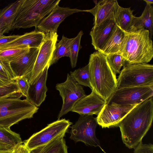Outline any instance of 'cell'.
<instances>
[{"label":"cell","instance_id":"cell-1","mask_svg":"<svg viewBox=\"0 0 153 153\" xmlns=\"http://www.w3.org/2000/svg\"><path fill=\"white\" fill-rule=\"evenodd\" d=\"M153 118L152 97L138 104L118 126L122 141L128 148H135L151 128Z\"/></svg>","mask_w":153,"mask_h":153},{"label":"cell","instance_id":"cell-2","mask_svg":"<svg viewBox=\"0 0 153 153\" xmlns=\"http://www.w3.org/2000/svg\"><path fill=\"white\" fill-rule=\"evenodd\" d=\"M88 64L91 90L107 101L117 89L116 75L108 64L107 56L94 52L90 55Z\"/></svg>","mask_w":153,"mask_h":153},{"label":"cell","instance_id":"cell-3","mask_svg":"<svg viewBox=\"0 0 153 153\" xmlns=\"http://www.w3.org/2000/svg\"><path fill=\"white\" fill-rule=\"evenodd\" d=\"M126 33L120 53L125 60V65L149 62L153 56V46L149 30L132 29Z\"/></svg>","mask_w":153,"mask_h":153},{"label":"cell","instance_id":"cell-4","mask_svg":"<svg viewBox=\"0 0 153 153\" xmlns=\"http://www.w3.org/2000/svg\"><path fill=\"white\" fill-rule=\"evenodd\" d=\"M23 96L20 91L0 98V127L10 128L27 119L33 117L38 108Z\"/></svg>","mask_w":153,"mask_h":153},{"label":"cell","instance_id":"cell-5","mask_svg":"<svg viewBox=\"0 0 153 153\" xmlns=\"http://www.w3.org/2000/svg\"><path fill=\"white\" fill-rule=\"evenodd\" d=\"M60 0H22L12 30L35 27L59 5Z\"/></svg>","mask_w":153,"mask_h":153},{"label":"cell","instance_id":"cell-6","mask_svg":"<svg viewBox=\"0 0 153 153\" xmlns=\"http://www.w3.org/2000/svg\"><path fill=\"white\" fill-rule=\"evenodd\" d=\"M153 85V65L146 63L123 66L117 79V88Z\"/></svg>","mask_w":153,"mask_h":153},{"label":"cell","instance_id":"cell-7","mask_svg":"<svg viewBox=\"0 0 153 153\" xmlns=\"http://www.w3.org/2000/svg\"><path fill=\"white\" fill-rule=\"evenodd\" d=\"M97 124L96 117L92 115H80L75 124L71 127L70 138L76 143L81 142L87 146L99 147L105 152L96 135Z\"/></svg>","mask_w":153,"mask_h":153},{"label":"cell","instance_id":"cell-8","mask_svg":"<svg viewBox=\"0 0 153 153\" xmlns=\"http://www.w3.org/2000/svg\"><path fill=\"white\" fill-rule=\"evenodd\" d=\"M153 85L117 88L106 101L108 104L136 105L153 97Z\"/></svg>","mask_w":153,"mask_h":153},{"label":"cell","instance_id":"cell-9","mask_svg":"<svg viewBox=\"0 0 153 153\" xmlns=\"http://www.w3.org/2000/svg\"><path fill=\"white\" fill-rule=\"evenodd\" d=\"M72 124L69 120L65 118L58 119L33 134L23 143L30 150L45 144L58 136L65 134Z\"/></svg>","mask_w":153,"mask_h":153},{"label":"cell","instance_id":"cell-10","mask_svg":"<svg viewBox=\"0 0 153 153\" xmlns=\"http://www.w3.org/2000/svg\"><path fill=\"white\" fill-rule=\"evenodd\" d=\"M63 101L62 107L58 116V119L71 111L75 104L86 95L83 87L68 74L64 82L56 86Z\"/></svg>","mask_w":153,"mask_h":153},{"label":"cell","instance_id":"cell-11","mask_svg":"<svg viewBox=\"0 0 153 153\" xmlns=\"http://www.w3.org/2000/svg\"><path fill=\"white\" fill-rule=\"evenodd\" d=\"M58 35L56 32L45 33L44 39L39 48L32 72L29 79V84L32 83L48 64L52 57Z\"/></svg>","mask_w":153,"mask_h":153},{"label":"cell","instance_id":"cell-12","mask_svg":"<svg viewBox=\"0 0 153 153\" xmlns=\"http://www.w3.org/2000/svg\"><path fill=\"white\" fill-rule=\"evenodd\" d=\"M137 105H122L106 104L96 117L98 124L102 128L118 127L126 114Z\"/></svg>","mask_w":153,"mask_h":153},{"label":"cell","instance_id":"cell-13","mask_svg":"<svg viewBox=\"0 0 153 153\" xmlns=\"http://www.w3.org/2000/svg\"><path fill=\"white\" fill-rule=\"evenodd\" d=\"M79 12H84V10L62 7L58 5L41 21L36 29L45 33L50 32L57 33L59 25L66 17Z\"/></svg>","mask_w":153,"mask_h":153},{"label":"cell","instance_id":"cell-14","mask_svg":"<svg viewBox=\"0 0 153 153\" xmlns=\"http://www.w3.org/2000/svg\"><path fill=\"white\" fill-rule=\"evenodd\" d=\"M106 103L105 100L92 90L75 104L71 111L80 115H97Z\"/></svg>","mask_w":153,"mask_h":153},{"label":"cell","instance_id":"cell-15","mask_svg":"<svg viewBox=\"0 0 153 153\" xmlns=\"http://www.w3.org/2000/svg\"><path fill=\"white\" fill-rule=\"evenodd\" d=\"M115 16L105 19L96 26H93L90 35L91 44L97 51H100L114 31L117 26Z\"/></svg>","mask_w":153,"mask_h":153},{"label":"cell","instance_id":"cell-16","mask_svg":"<svg viewBox=\"0 0 153 153\" xmlns=\"http://www.w3.org/2000/svg\"><path fill=\"white\" fill-rule=\"evenodd\" d=\"M39 50V48H30L27 53L10 63L16 78L25 76L29 80L33 71Z\"/></svg>","mask_w":153,"mask_h":153},{"label":"cell","instance_id":"cell-17","mask_svg":"<svg viewBox=\"0 0 153 153\" xmlns=\"http://www.w3.org/2000/svg\"><path fill=\"white\" fill-rule=\"evenodd\" d=\"M49 67L47 66L30 86L26 98L36 106H39L45 101L48 88L46 82Z\"/></svg>","mask_w":153,"mask_h":153},{"label":"cell","instance_id":"cell-18","mask_svg":"<svg viewBox=\"0 0 153 153\" xmlns=\"http://www.w3.org/2000/svg\"><path fill=\"white\" fill-rule=\"evenodd\" d=\"M119 6L116 0H100L90 10H84L94 16V26H96L109 17L115 16Z\"/></svg>","mask_w":153,"mask_h":153},{"label":"cell","instance_id":"cell-19","mask_svg":"<svg viewBox=\"0 0 153 153\" xmlns=\"http://www.w3.org/2000/svg\"><path fill=\"white\" fill-rule=\"evenodd\" d=\"M45 36L37 29L20 35L13 41L0 47V50L21 47L40 48Z\"/></svg>","mask_w":153,"mask_h":153},{"label":"cell","instance_id":"cell-20","mask_svg":"<svg viewBox=\"0 0 153 153\" xmlns=\"http://www.w3.org/2000/svg\"><path fill=\"white\" fill-rule=\"evenodd\" d=\"M126 35V33L117 25L112 35L99 51L106 56L115 53L120 54L124 44Z\"/></svg>","mask_w":153,"mask_h":153},{"label":"cell","instance_id":"cell-21","mask_svg":"<svg viewBox=\"0 0 153 153\" xmlns=\"http://www.w3.org/2000/svg\"><path fill=\"white\" fill-rule=\"evenodd\" d=\"M22 0L12 2L0 10V27L4 33L12 30V27L16 14Z\"/></svg>","mask_w":153,"mask_h":153},{"label":"cell","instance_id":"cell-22","mask_svg":"<svg viewBox=\"0 0 153 153\" xmlns=\"http://www.w3.org/2000/svg\"><path fill=\"white\" fill-rule=\"evenodd\" d=\"M23 143L20 134L10 128L0 127V150H13Z\"/></svg>","mask_w":153,"mask_h":153},{"label":"cell","instance_id":"cell-23","mask_svg":"<svg viewBox=\"0 0 153 153\" xmlns=\"http://www.w3.org/2000/svg\"><path fill=\"white\" fill-rule=\"evenodd\" d=\"M62 134L48 143L30 150L29 153H68L64 137Z\"/></svg>","mask_w":153,"mask_h":153},{"label":"cell","instance_id":"cell-24","mask_svg":"<svg viewBox=\"0 0 153 153\" xmlns=\"http://www.w3.org/2000/svg\"><path fill=\"white\" fill-rule=\"evenodd\" d=\"M153 7L151 5L146 4L141 15L139 17H134L131 29H147L149 32L150 37L152 39L153 34Z\"/></svg>","mask_w":153,"mask_h":153},{"label":"cell","instance_id":"cell-25","mask_svg":"<svg viewBox=\"0 0 153 153\" xmlns=\"http://www.w3.org/2000/svg\"><path fill=\"white\" fill-rule=\"evenodd\" d=\"M133 12L130 7L124 8L119 5L116 13L115 19L117 25L126 33L129 32L132 29L134 17Z\"/></svg>","mask_w":153,"mask_h":153},{"label":"cell","instance_id":"cell-26","mask_svg":"<svg viewBox=\"0 0 153 153\" xmlns=\"http://www.w3.org/2000/svg\"><path fill=\"white\" fill-rule=\"evenodd\" d=\"M72 38H68L64 35L59 42L56 43L51 59L50 61L48 67H49L55 63L61 58L64 56H70V46Z\"/></svg>","mask_w":153,"mask_h":153},{"label":"cell","instance_id":"cell-27","mask_svg":"<svg viewBox=\"0 0 153 153\" xmlns=\"http://www.w3.org/2000/svg\"><path fill=\"white\" fill-rule=\"evenodd\" d=\"M30 48L21 47L0 50V60L10 63L27 53Z\"/></svg>","mask_w":153,"mask_h":153},{"label":"cell","instance_id":"cell-28","mask_svg":"<svg viewBox=\"0 0 153 153\" xmlns=\"http://www.w3.org/2000/svg\"><path fill=\"white\" fill-rule=\"evenodd\" d=\"M71 76L79 85L88 87L91 89L88 65L70 72Z\"/></svg>","mask_w":153,"mask_h":153},{"label":"cell","instance_id":"cell-29","mask_svg":"<svg viewBox=\"0 0 153 153\" xmlns=\"http://www.w3.org/2000/svg\"><path fill=\"white\" fill-rule=\"evenodd\" d=\"M83 34L82 31L81 30L77 36L73 38L71 45L70 58L71 65L73 68L76 66L79 51L82 48L80 45V41Z\"/></svg>","mask_w":153,"mask_h":153},{"label":"cell","instance_id":"cell-30","mask_svg":"<svg viewBox=\"0 0 153 153\" xmlns=\"http://www.w3.org/2000/svg\"><path fill=\"white\" fill-rule=\"evenodd\" d=\"M107 59L111 69L116 75L120 73L121 67L125 65V60L120 54L115 53L107 56Z\"/></svg>","mask_w":153,"mask_h":153},{"label":"cell","instance_id":"cell-31","mask_svg":"<svg viewBox=\"0 0 153 153\" xmlns=\"http://www.w3.org/2000/svg\"><path fill=\"white\" fill-rule=\"evenodd\" d=\"M0 74L12 81L16 77L11 67L10 63L0 60Z\"/></svg>","mask_w":153,"mask_h":153},{"label":"cell","instance_id":"cell-32","mask_svg":"<svg viewBox=\"0 0 153 153\" xmlns=\"http://www.w3.org/2000/svg\"><path fill=\"white\" fill-rule=\"evenodd\" d=\"M20 91L15 80L0 87V98L13 93Z\"/></svg>","mask_w":153,"mask_h":153},{"label":"cell","instance_id":"cell-33","mask_svg":"<svg viewBox=\"0 0 153 153\" xmlns=\"http://www.w3.org/2000/svg\"><path fill=\"white\" fill-rule=\"evenodd\" d=\"M15 80L22 96L26 98L30 86L27 79L25 76H22L16 78Z\"/></svg>","mask_w":153,"mask_h":153},{"label":"cell","instance_id":"cell-34","mask_svg":"<svg viewBox=\"0 0 153 153\" xmlns=\"http://www.w3.org/2000/svg\"><path fill=\"white\" fill-rule=\"evenodd\" d=\"M134 153H153V145L143 144L141 142L134 148Z\"/></svg>","mask_w":153,"mask_h":153},{"label":"cell","instance_id":"cell-35","mask_svg":"<svg viewBox=\"0 0 153 153\" xmlns=\"http://www.w3.org/2000/svg\"><path fill=\"white\" fill-rule=\"evenodd\" d=\"M20 36L15 35L7 36H4L0 38V47L13 41L19 37Z\"/></svg>","mask_w":153,"mask_h":153},{"label":"cell","instance_id":"cell-36","mask_svg":"<svg viewBox=\"0 0 153 153\" xmlns=\"http://www.w3.org/2000/svg\"><path fill=\"white\" fill-rule=\"evenodd\" d=\"M13 153H29L30 150L23 143L21 144L13 150Z\"/></svg>","mask_w":153,"mask_h":153},{"label":"cell","instance_id":"cell-37","mask_svg":"<svg viewBox=\"0 0 153 153\" xmlns=\"http://www.w3.org/2000/svg\"><path fill=\"white\" fill-rule=\"evenodd\" d=\"M12 81L0 74V87L7 85Z\"/></svg>","mask_w":153,"mask_h":153},{"label":"cell","instance_id":"cell-38","mask_svg":"<svg viewBox=\"0 0 153 153\" xmlns=\"http://www.w3.org/2000/svg\"><path fill=\"white\" fill-rule=\"evenodd\" d=\"M145 1L147 5H151L153 4V0H144Z\"/></svg>","mask_w":153,"mask_h":153},{"label":"cell","instance_id":"cell-39","mask_svg":"<svg viewBox=\"0 0 153 153\" xmlns=\"http://www.w3.org/2000/svg\"><path fill=\"white\" fill-rule=\"evenodd\" d=\"M0 153H13V150L1 151Z\"/></svg>","mask_w":153,"mask_h":153},{"label":"cell","instance_id":"cell-40","mask_svg":"<svg viewBox=\"0 0 153 153\" xmlns=\"http://www.w3.org/2000/svg\"><path fill=\"white\" fill-rule=\"evenodd\" d=\"M4 33V32L3 30L0 27V38L4 36L3 35Z\"/></svg>","mask_w":153,"mask_h":153}]
</instances>
